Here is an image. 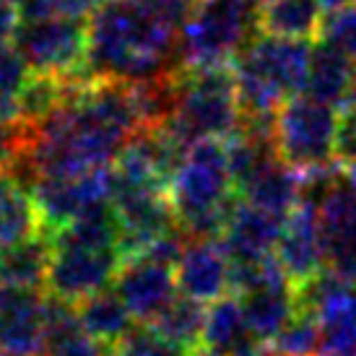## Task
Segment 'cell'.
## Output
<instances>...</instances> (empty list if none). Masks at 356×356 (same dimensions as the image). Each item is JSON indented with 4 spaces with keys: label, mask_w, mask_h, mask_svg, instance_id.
I'll list each match as a JSON object with an SVG mask.
<instances>
[{
    "label": "cell",
    "mask_w": 356,
    "mask_h": 356,
    "mask_svg": "<svg viewBox=\"0 0 356 356\" xmlns=\"http://www.w3.org/2000/svg\"><path fill=\"white\" fill-rule=\"evenodd\" d=\"M125 266L122 248H94L52 239V260L47 273V294L70 305L115 286Z\"/></svg>",
    "instance_id": "obj_9"
},
{
    "label": "cell",
    "mask_w": 356,
    "mask_h": 356,
    "mask_svg": "<svg viewBox=\"0 0 356 356\" xmlns=\"http://www.w3.org/2000/svg\"><path fill=\"white\" fill-rule=\"evenodd\" d=\"M302 200L317 208L325 270L356 289V177L333 164L302 175Z\"/></svg>",
    "instance_id": "obj_5"
},
{
    "label": "cell",
    "mask_w": 356,
    "mask_h": 356,
    "mask_svg": "<svg viewBox=\"0 0 356 356\" xmlns=\"http://www.w3.org/2000/svg\"><path fill=\"white\" fill-rule=\"evenodd\" d=\"M107 0H26L21 3V21L73 19L83 21L94 16Z\"/></svg>",
    "instance_id": "obj_27"
},
{
    "label": "cell",
    "mask_w": 356,
    "mask_h": 356,
    "mask_svg": "<svg viewBox=\"0 0 356 356\" xmlns=\"http://www.w3.org/2000/svg\"><path fill=\"white\" fill-rule=\"evenodd\" d=\"M237 195L250 206H257L268 213L286 218L302 200V175L286 167L276 156L270 159L266 167L257 169Z\"/></svg>",
    "instance_id": "obj_19"
},
{
    "label": "cell",
    "mask_w": 356,
    "mask_h": 356,
    "mask_svg": "<svg viewBox=\"0 0 356 356\" xmlns=\"http://www.w3.org/2000/svg\"><path fill=\"white\" fill-rule=\"evenodd\" d=\"M190 356H221V354H216V351H211V348L203 346V348H198V351H193Z\"/></svg>",
    "instance_id": "obj_35"
},
{
    "label": "cell",
    "mask_w": 356,
    "mask_h": 356,
    "mask_svg": "<svg viewBox=\"0 0 356 356\" xmlns=\"http://www.w3.org/2000/svg\"><path fill=\"white\" fill-rule=\"evenodd\" d=\"M255 31L257 6L252 0H203L179 34L177 65H234Z\"/></svg>",
    "instance_id": "obj_6"
},
{
    "label": "cell",
    "mask_w": 356,
    "mask_h": 356,
    "mask_svg": "<svg viewBox=\"0 0 356 356\" xmlns=\"http://www.w3.org/2000/svg\"><path fill=\"white\" fill-rule=\"evenodd\" d=\"M143 130L136 83L81 79L47 120L13 130L10 169L21 177H79L115 167Z\"/></svg>",
    "instance_id": "obj_1"
},
{
    "label": "cell",
    "mask_w": 356,
    "mask_h": 356,
    "mask_svg": "<svg viewBox=\"0 0 356 356\" xmlns=\"http://www.w3.org/2000/svg\"><path fill=\"white\" fill-rule=\"evenodd\" d=\"M50 260L52 239L47 234L0 250V286L47 289Z\"/></svg>",
    "instance_id": "obj_23"
},
{
    "label": "cell",
    "mask_w": 356,
    "mask_h": 356,
    "mask_svg": "<svg viewBox=\"0 0 356 356\" xmlns=\"http://www.w3.org/2000/svg\"><path fill=\"white\" fill-rule=\"evenodd\" d=\"M336 161L343 169H356V104H343L338 115Z\"/></svg>",
    "instance_id": "obj_31"
},
{
    "label": "cell",
    "mask_w": 356,
    "mask_h": 356,
    "mask_svg": "<svg viewBox=\"0 0 356 356\" xmlns=\"http://www.w3.org/2000/svg\"><path fill=\"white\" fill-rule=\"evenodd\" d=\"M177 224L188 239H218L237 206V188L229 167L227 140L193 143L169 182Z\"/></svg>",
    "instance_id": "obj_3"
},
{
    "label": "cell",
    "mask_w": 356,
    "mask_h": 356,
    "mask_svg": "<svg viewBox=\"0 0 356 356\" xmlns=\"http://www.w3.org/2000/svg\"><path fill=\"white\" fill-rule=\"evenodd\" d=\"M10 3H16V6H19V3H26V0H10Z\"/></svg>",
    "instance_id": "obj_37"
},
{
    "label": "cell",
    "mask_w": 356,
    "mask_h": 356,
    "mask_svg": "<svg viewBox=\"0 0 356 356\" xmlns=\"http://www.w3.org/2000/svg\"><path fill=\"white\" fill-rule=\"evenodd\" d=\"M13 44L29 63L31 73H44V76H58V79L91 76L86 68L89 24H83V21H21L19 31L13 37Z\"/></svg>",
    "instance_id": "obj_8"
},
{
    "label": "cell",
    "mask_w": 356,
    "mask_h": 356,
    "mask_svg": "<svg viewBox=\"0 0 356 356\" xmlns=\"http://www.w3.org/2000/svg\"><path fill=\"white\" fill-rule=\"evenodd\" d=\"M29 79V63L16 50V44H0V102H16Z\"/></svg>",
    "instance_id": "obj_28"
},
{
    "label": "cell",
    "mask_w": 356,
    "mask_h": 356,
    "mask_svg": "<svg viewBox=\"0 0 356 356\" xmlns=\"http://www.w3.org/2000/svg\"><path fill=\"white\" fill-rule=\"evenodd\" d=\"M273 255L291 289L305 286L307 281H312L325 270L317 208L312 200H299V206L286 216Z\"/></svg>",
    "instance_id": "obj_13"
},
{
    "label": "cell",
    "mask_w": 356,
    "mask_h": 356,
    "mask_svg": "<svg viewBox=\"0 0 356 356\" xmlns=\"http://www.w3.org/2000/svg\"><path fill=\"white\" fill-rule=\"evenodd\" d=\"M31 195L40 208L42 232L55 237L86 208L112 198V167L79 177H37L31 179Z\"/></svg>",
    "instance_id": "obj_10"
},
{
    "label": "cell",
    "mask_w": 356,
    "mask_h": 356,
    "mask_svg": "<svg viewBox=\"0 0 356 356\" xmlns=\"http://www.w3.org/2000/svg\"><path fill=\"white\" fill-rule=\"evenodd\" d=\"M206 315L208 309L200 302L179 294L149 327L154 333H159L164 341H169V343H175V346L185 348L188 354H193V351L203 348Z\"/></svg>",
    "instance_id": "obj_24"
},
{
    "label": "cell",
    "mask_w": 356,
    "mask_h": 356,
    "mask_svg": "<svg viewBox=\"0 0 356 356\" xmlns=\"http://www.w3.org/2000/svg\"><path fill=\"white\" fill-rule=\"evenodd\" d=\"M354 81L356 63L351 55L323 40H317L312 44V58H309L305 83L307 97L323 102V104H330V107H343L351 97Z\"/></svg>",
    "instance_id": "obj_17"
},
{
    "label": "cell",
    "mask_w": 356,
    "mask_h": 356,
    "mask_svg": "<svg viewBox=\"0 0 356 356\" xmlns=\"http://www.w3.org/2000/svg\"><path fill=\"white\" fill-rule=\"evenodd\" d=\"M112 289L125 302L138 325H151L179 297L175 268L146 255L128 257Z\"/></svg>",
    "instance_id": "obj_12"
},
{
    "label": "cell",
    "mask_w": 356,
    "mask_h": 356,
    "mask_svg": "<svg viewBox=\"0 0 356 356\" xmlns=\"http://www.w3.org/2000/svg\"><path fill=\"white\" fill-rule=\"evenodd\" d=\"M47 299L44 289L0 286V354L42 356Z\"/></svg>",
    "instance_id": "obj_11"
},
{
    "label": "cell",
    "mask_w": 356,
    "mask_h": 356,
    "mask_svg": "<svg viewBox=\"0 0 356 356\" xmlns=\"http://www.w3.org/2000/svg\"><path fill=\"white\" fill-rule=\"evenodd\" d=\"M44 234L31 188L10 167H0V250Z\"/></svg>",
    "instance_id": "obj_18"
},
{
    "label": "cell",
    "mask_w": 356,
    "mask_h": 356,
    "mask_svg": "<svg viewBox=\"0 0 356 356\" xmlns=\"http://www.w3.org/2000/svg\"><path fill=\"white\" fill-rule=\"evenodd\" d=\"M320 40L356 58V3L348 8L336 10V13H327L323 19Z\"/></svg>",
    "instance_id": "obj_30"
},
{
    "label": "cell",
    "mask_w": 356,
    "mask_h": 356,
    "mask_svg": "<svg viewBox=\"0 0 356 356\" xmlns=\"http://www.w3.org/2000/svg\"><path fill=\"white\" fill-rule=\"evenodd\" d=\"M179 34L143 0H107L89 21L86 68L102 81H151L177 65Z\"/></svg>",
    "instance_id": "obj_2"
},
{
    "label": "cell",
    "mask_w": 356,
    "mask_h": 356,
    "mask_svg": "<svg viewBox=\"0 0 356 356\" xmlns=\"http://www.w3.org/2000/svg\"><path fill=\"white\" fill-rule=\"evenodd\" d=\"M348 172H351V175H354V177H356V169H348Z\"/></svg>",
    "instance_id": "obj_38"
},
{
    "label": "cell",
    "mask_w": 356,
    "mask_h": 356,
    "mask_svg": "<svg viewBox=\"0 0 356 356\" xmlns=\"http://www.w3.org/2000/svg\"><path fill=\"white\" fill-rule=\"evenodd\" d=\"M336 136L338 112L330 104L299 94L286 99L278 109L273 128L278 159L299 175L338 164Z\"/></svg>",
    "instance_id": "obj_7"
},
{
    "label": "cell",
    "mask_w": 356,
    "mask_h": 356,
    "mask_svg": "<svg viewBox=\"0 0 356 356\" xmlns=\"http://www.w3.org/2000/svg\"><path fill=\"white\" fill-rule=\"evenodd\" d=\"M346 104H356V81H354V89H351V97H348Z\"/></svg>",
    "instance_id": "obj_36"
},
{
    "label": "cell",
    "mask_w": 356,
    "mask_h": 356,
    "mask_svg": "<svg viewBox=\"0 0 356 356\" xmlns=\"http://www.w3.org/2000/svg\"><path fill=\"white\" fill-rule=\"evenodd\" d=\"M356 0H320V6H323V10L325 13H336V10L341 8H348V6H354Z\"/></svg>",
    "instance_id": "obj_34"
},
{
    "label": "cell",
    "mask_w": 356,
    "mask_h": 356,
    "mask_svg": "<svg viewBox=\"0 0 356 356\" xmlns=\"http://www.w3.org/2000/svg\"><path fill=\"white\" fill-rule=\"evenodd\" d=\"M325 10L320 0H273L257 8V31L278 40H320Z\"/></svg>",
    "instance_id": "obj_20"
},
{
    "label": "cell",
    "mask_w": 356,
    "mask_h": 356,
    "mask_svg": "<svg viewBox=\"0 0 356 356\" xmlns=\"http://www.w3.org/2000/svg\"><path fill=\"white\" fill-rule=\"evenodd\" d=\"M172 73L177 86L175 112L167 120L172 133L188 149L203 138H232L242 125L234 65H216V68L175 65Z\"/></svg>",
    "instance_id": "obj_4"
},
{
    "label": "cell",
    "mask_w": 356,
    "mask_h": 356,
    "mask_svg": "<svg viewBox=\"0 0 356 356\" xmlns=\"http://www.w3.org/2000/svg\"><path fill=\"white\" fill-rule=\"evenodd\" d=\"M270 346L276 348L278 356H320L323 330H320L317 315L297 312Z\"/></svg>",
    "instance_id": "obj_26"
},
{
    "label": "cell",
    "mask_w": 356,
    "mask_h": 356,
    "mask_svg": "<svg viewBox=\"0 0 356 356\" xmlns=\"http://www.w3.org/2000/svg\"><path fill=\"white\" fill-rule=\"evenodd\" d=\"M284 221L286 218L268 213V211L257 206H250V203L239 198L218 242H221V248L227 250L232 266L260 263V260H266V257L276 252Z\"/></svg>",
    "instance_id": "obj_15"
},
{
    "label": "cell",
    "mask_w": 356,
    "mask_h": 356,
    "mask_svg": "<svg viewBox=\"0 0 356 356\" xmlns=\"http://www.w3.org/2000/svg\"><path fill=\"white\" fill-rule=\"evenodd\" d=\"M250 338L255 336H252V330L248 325L242 302L234 294L218 299V302L208 307L203 346L221 356H229L232 351H237L242 343H248Z\"/></svg>",
    "instance_id": "obj_25"
},
{
    "label": "cell",
    "mask_w": 356,
    "mask_h": 356,
    "mask_svg": "<svg viewBox=\"0 0 356 356\" xmlns=\"http://www.w3.org/2000/svg\"><path fill=\"white\" fill-rule=\"evenodd\" d=\"M76 312L86 333L107 351H115L138 325L115 289H104L99 294L79 302Z\"/></svg>",
    "instance_id": "obj_21"
},
{
    "label": "cell",
    "mask_w": 356,
    "mask_h": 356,
    "mask_svg": "<svg viewBox=\"0 0 356 356\" xmlns=\"http://www.w3.org/2000/svg\"><path fill=\"white\" fill-rule=\"evenodd\" d=\"M107 354H112V351L99 346L86 333V327L81 325L76 305L55 297L47 299V333H44L42 356H107Z\"/></svg>",
    "instance_id": "obj_22"
},
{
    "label": "cell",
    "mask_w": 356,
    "mask_h": 356,
    "mask_svg": "<svg viewBox=\"0 0 356 356\" xmlns=\"http://www.w3.org/2000/svg\"><path fill=\"white\" fill-rule=\"evenodd\" d=\"M112 354L115 356H190L185 348L175 346V343L164 341L159 333H154L149 325H136V330Z\"/></svg>",
    "instance_id": "obj_29"
},
{
    "label": "cell",
    "mask_w": 356,
    "mask_h": 356,
    "mask_svg": "<svg viewBox=\"0 0 356 356\" xmlns=\"http://www.w3.org/2000/svg\"><path fill=\"white\" fill-rule=\"evenodd\" d=\"M242 302L248 325L252 330V336L273 343L278 333L289 325V320L297 315V299H294V289L286 281L284 270L276 276L266 278L255 284L252 289L234 294Z\"/></svg>",
    "instance_id": "obj_16"
},
{
    "label": "cell",
    "mask_w": 356,
    "mask_h": 356,
    "mask_svg": "<svg viewBox=\"0 0 356 356\" xmlns=\"http://www.w3.org/2000/svg\"><path fill=\"white\" fill-rule=\"evenodd\" d=\"M21 26V8L10 0H0V44H8Z\"/></svg>",
    "instance_id": "obj_33"
},
{
    "label": "cell",
    "mask_w": 356,
    "mask_h": 356,
    "mask_svg": "<svg viewBox=\"0 0 356 356\" xmlns=\"http://www.w3.org/2000/svg\"><path fill=\"white\" fill-rule=\"evenodd\" d=\"M154 13H159L161 19L172 24L175 29H185V24L193 19V13L198 10L203 0H143Z\"/></svg>",
    "instance_id": "obj_32"
},
{
    "label": "cell",
    "mask_w": 356,
    "mask_h": 356,
    "mask_svg": "<svg viewBox=\"0 0 356 356\" xmlns=\"http://www.w3.org/2000/svg\"><path fill=\"white\" fill-rule=\"evenodd\" d=\"M179 294L200 305L232 294V260L218 239H188L175 266Z\"/></svg>",
    "instance_id": "obj_14"
}]
</instances>
